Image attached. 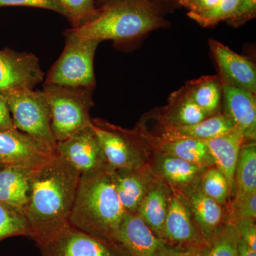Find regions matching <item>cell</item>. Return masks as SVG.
Returning <instances> with one entry per match:
<instances>
[{"instance_id": "obj_1", "label": "cell", "mask_w": 256, "mask_h": 256, "mask_svg": "<svg viewBox=\"0 0 256 256\" xmlns=\"http://www.w3.org/2000/svg\"><path fill=\"white\" fill-rule=\"evenodd\" d=\"M80 172L60 154L37 168L26 210L30 238L37 246L69 223Z\"/></svg>"}, {"instance_id": "obj_2", "label": "cell", "mask_w": 256, "mask_h": 256, "mask_svg": "<svg viewBox=\"0 0 256 256\" xmlns=\"http://www.w3.org/2000/svg\"><path fill=\"white\" fill-rule=\"evenodd\" d=\"M124 213L110 166L80 174L69 224L97 238L118 244V234Z\"/></svg>"}, {"instance_id": "obj_3", "label": "cell", "mask_w": 256, "mask_h": 256, "mask_svg": "<svg viewBox=\"0 0 256 256\" xmlns=\"http://www.w3.org/2000/svg\"><path fill=\"white\" fill-rule=\"evenodd\" d=\"M164 21L159 6L152 0H109L98 9L95 18L65 36L82 40H133L162 26Z\"/></svg>"}, {"instance_id": "obj_4", "label": "cell", "mask_w": 256, "mask_h": 256, "mask_svg": "<svg viewBox=\"0 0 256 256\" xmlns=\"http://www.w3.org/2000/svg\"><path fill=\"white\" fill-rule=\"evenodd\" d=\"M92 88L44 84L43 92L50 107L52 128L56 142L92 124Z\"/></svg>"}, {"instance_id": "obj_5", "label": "cell", "mask_w": 256, "mask_h": 256, "mask_svg": "<svg viewBox=\"0 0 256 256\" xmlns=\"http://www.w3.org/2000/svg\"><path fill=\"white\" fill-rule=\"evenodd\" d=\"M92 126L111 168L138 169L149 165L152 151L137 128L124 129L98 118L92 120Z\"/></svg>"}, {"instance_id": "obj_6", "label": "cell", "mask_w": 256, "mask_h": 256, "mask_svg": "<svg viewBox=\"0 0 256 256\" xmlns=\"http://www.w3.org/2000/svg\"><path fill=\"white\" fill-rule=\"evenodd\" d=\"M15 128L56 154L50 107L43 90H24L4 94Z\"/></svg>"}, {"instance_id": "obj_7", "label": "cell", "mask_w": 256, "mask_h": 256, "mask_svg": "<svg viewBox=\"0 0 256 256\" xmlns=\"http://www.w3.org/2000/svg\"><path fill=\"white\" fill-rule=\"evenodd\" d=\"M65 36L63 52L48 72L45 84L94 89V56L101 42Z\"/></svg>"}, {"instance_id": "obj_8", "label": "cell", "mask_w": 256, "mask_h": 256, "mask_svg": "<svg viewBox=\"0 0 256 256\" xmlns=\"http://www.w3.org/2000/svg\"><path fill=\"white\" fill-rule=\"evenodd\" d=\"M42 256H131L124 246L68 224L38 246Z\"/></svg>"}, {"instance_id": "obj_9", "label": "cell", "mask_w": 256, "mask_h": 256, "mask_svg": "<svg viewBox=\"0 0 256 256\" xmlns=\"http://www.w3.org/2000/svg\"><path fill=\"white\" fill-rule=\"evenodd\" d=\"M44 74L33 54L0 50V92L3 94L33 90L43 80Z\"/></svg>"}, {"instance_id": "obj_10", "label": "cell", "mask_w": 256, "mask_h": 256, "mask_svg": "<svg viewBox=\"0 0 256 256\" xmlns=\"http://www.w3.org/2000/svg\"><path fill=\"white\" fill-rule=\"evenodd\" d=\"M56 154L66 160L80 174L108 166L92 124L57 142Z\"/></svg>"}, {"instance_id": "obj_11", "label": "cell", "mask_w": 256, "mask_h": 256, "mask_svg": "<svg viewBox=\"0 0 256 256\" xmlns=\"http://www.w3.org/2000/svg\"><path fill=\"white\" fill-rule=\"evenodd\" d=\"M162 239L173 245L200 246L206 240L198 232L186 195L171 188Z\"/></svg>"}, {"instance_id": "obj_12", "label": "cell", "mask_w": 256, "mask_h": 256, "mask_svg": "<svg viewBox=\"0 0 256 256\" xmlns=\"http://www.w3.org/2000/svg\"><path fill=\"white\" fill-rule=\"evenodd\" d=\"M54 154L18 130L0 132V164L35 169Z\"/></svg>"}, {"instance_id": "obj_13", "label": "cell", "mask_w": 256, "mask_h": 256, "mask_svg": "<svg viewBox=\"0 0 256 256\" xmlns=\"http://www.w3.org/2000/svg\"><path fill=\"white\" fill-rule=\"evenodd\" d=\"M210 46L216 60L222 84L256 94V65L246 57L239 55L214 40H210Z\"/></svg>"}, {"instance_id": "obj_14", "label": "cell", "mask_w": 256, "mask_h": 256, "mask_svg": "<svg viewBox=\"0 0 256 256\" xmlns=\"http://www.w3.org/2000/svg\"><path fill=\"white\" fill-rule=\"evenodd\" d=\"M149 166L156 178L176 191H188L201 182L206 168L175 156L152 151Z\"/></svg>"}, {"instance_id": "obj_15", "label": "cell", "mask_w": 256, "mask_h": 256, "mask_svg": "<svg viewBox=\"0 0 256 256\" xmlns=\"http://www.w3.org/2000/svg\"><path fill=\"white\" fill-rule=\"evenodd\" d=\"M136 128L146 139L151 151L175 156L204 168L215 166L206 140L188 138L165 140L152 134L142 124H138Z\"/></svg>"}, {"instance_id": "obj_16", "label": "cell", "mask_w": 256, "mask_h": 256, "mask_svg": "<svg viewBox=\"0 0 256 256\" xmlns=\"http://www.w3.org/2000/svg\"><path fill=\"white\" fill-rule=\"evenodd\" d=\"M112 182L126 212L136 213L138 207L158 178L149 165L138 169H112Z\"/></svg>"}, {"instance_id": "obj_17", "label": "cell", "mask_w": 256, "mask_h": 256, "mask_svg": "<svg viewBox=\"0 0 256 256\" xmlns=\"http://www.w3.org/2000/svg\"><path fill=\"white\" fill-rule=\"evenodd\" d=\"M118 242L131 256H156L164 240L137 214L126 212L120 225Z\"/></svg>"}, {"instance_id": "obj_18", "label": "cell", "mask_w": 256, "mask_h": 256, "mask_svg": "<svg viewBox=\"0 0 256 256\" xmlns=\"http://www.w3.org/2000/svg\"><path fill=\"white\" fill-rule=\"evenodd\" d=\"M224 112L242 131L246 141L256 139V94L240 88L222 84Z\"/></svg>"}, {"instance_id": "obj_19", "label": "cell", "mask_w": 256, "mask_h": 256, "mask_svg": "<svg viewBox=\"0 0 256 256\" xmlns=\"http://www.w3.org/2000/svg\"><path fill=\"white\" fill-rule=\"evenodd\" d=\"M200 182L184 192L198 232L205 240L228 223L226 206H222L202 191Z\"/></svg>"}, {"instance_id": "obj_20", "label": "cell", "mask_w": 256, "mask_h": 256, "mask_svg": "<svg viewBox=\"0 0 256 256\" xmlns=\"http://www.w3.org/2000/svg\"><path fill=\"white\" fill-rule=\"evenodd\" d=\"M36 168L3 165L0 168V202L26 214Z\"/></svg>"}, {"instance_id": "obj_21", "label": "cell", "mask_w": 256, "mask_h": 256, "mask_svg": "<svg viewBox=\"0 0 256 256\" xmlns=\"http://www.w3.org/2000/svg\"><path fill=\"white\" fill-rule=\"evenodd\" d=\"M245 141L242 131L237 127L225 134L206 140L215 166L228 180L230 197H233L234 194L236 166L239 153Z\"/></svg>"}, {"instance_id": "obj_22", "label": "cell", "mask_w": 256, "mask_h": 256, "mask_svg": "<svg viewBox=\"0 0 256 256\" xmlns=\"http://www.w3.org/2000/svg\"><path fill=\"white\" fill-rule=\"evenodd\" d=\"M235 127V124L228 114L224 112H220L214 116L207 118L202 122L191 126H172L159 124L158 134H153L165 140L188 138L207 140L225 134Z\"/></svg>"}, {"instance_id": "obj_23", "label": "cell", "mask_w": 256, "mask_h": 256, "mask_svg": "<svg viewBox=\"0 0 256 256\" xmlns=\"http://www.w3.org/2000/svg\"><path fill=\"white\" fill-rule=\"evenodd\" d=\"M210 117L192 100L182 87L173 92L168 102L156 114L154 118L162 126H191Z\"/></svg>"}, {"instance_id": "obj_24", "label": "cell", "mask_w": 256, "mask_h": 256, "mask_svg": "<svg viewBox=\"0 0 256 256\" xmlns=\"http://www.w3.org/2000/svg\"><path fill=\"white\" fill-rule=\"evenodd\" d=\"M171 192V188L158 178L144 197L136 212L161 239H162Z\"/></svg>"}, {"instance_id": "obj_25", "label": "cell", "mask_w": 256, "mask_h": 256, "mask_svg": "<svg viewBox=\"0 0 256 256\" xmlns=\"http://www.w3.org/2000/svg\"><path fill=\"white\" fill-rule=\"evenodd\" d=\"M188 96L208 116L220 112L222 82L220 76H206L188 82L184 86Z\"/></svg>"}, {"instance_id": "obj_26", "label": "cell", "mask_w": 256, "mask_h": 256, "mask_svg": "<svg viewBox=\"0 0 256 256\" xmlns=\"http://www.w3.org/2000/svg\"><path fill=\"white\" fill-rule=\"evenodd\" d=\"M256 192V143L245 141L234 174V198L240 200Z\"/></svg>"}, {"instance_id": "obj_27", "label": "cell", "mask_w": 256, "mask_h": 256, "mask_svg": "<svg viewBox=\"0 0 256 256\" xmlns=\"http://www.w3.org/2000/svg\"><path fill=\"white\" fill-rule=\"evenodd\" d=\"M238 240L234 224L226 223L204 242L203 256H238Z\"/></svg>"}, {"instance_id": "obj_28", "label": "cell", "mask_w": 256, "mask_h": 256, "mask_svg": "<svg viewBox=\"0 0 256 256\" xmlns=\"http://www.w3.org/2000/svg\"><path fill=\"white\" fill-rule=\"evenodd\" d=\"M202 191L222 206H226L230 198V190L225 175L216 166L206 168L201 178Z\"/></svg>"}, {"instance_id": "obj_29", "label": "cell", "mask_w": 256, "mask_h": 256, "mask_svg": "<svg viewBox=\"0 0 256 256\" xmlns=\"http://www.w3.org/2000/svg\"><path fill=\"white\" fill-rule=\"evenodd\" d=\"M20 236L30 238L26 216L0 202V242L10 237Z\"/></svg>"}, {"instance_id": "obj_30", "label": "cell", "mask_w": 256, "mask_h": 256, "mask_svg": "<svg viewBox=\"0 0 256 256\" xmlns=\"http://www.w3.org/2000/svg\"><path fill=\"white\" fill-rule=\"evenodd\" d=\"M238 0H220L212 9L202 13L190 12L188 18L194 20L203 28L215 26L222 21H226L238 4Z\"/></svg>"}, {"instance_id": "obj_31", "label": "cell", "mask_w": 256, "mask_h": 256, "mask_svg": "<svg viewBox=\"0 0 256 256\" xmlns=\"http://www.w3.org/2000/svg\"><path fill=\"white\" fill-rule=\"evenodd\" d=\"M68 14L73 28L82 26L92 20L98 13L94 0H60Z\"/></svg>"}, {"instance_id": "obj_32", "label": "cell", "mask_w": 256, "mask_h": 256, "mask_svg": "<svg viewBox=\"0 0 256 256\" xmlns=\"http://www.w3.org/2000/svg\"><path fill=\"white\" fill-rule=\"evenodd\" d=\"M228 223L234 224L238 220L256 218V192L248 196L228 202L226 206Z\"/></svg>"}, {"instance_id": "obj_33", "label": "cell", "mask_w": 256, "mask_h": 256, "mask_svg": "<svg viewBox=\"0 0 256 256\" xmlns=\"http://www.w3.org/2000/svg\"><path fill=\"white\" fill-rule=\"evenodd\" d=\"M256 0H238L233 14L226 20L234 28H238L256 18Z\"/></svg>"}, {"instance_id": "obj_34", "label": "cell", "mask_w": 256, "mask_h": 256, "mask_svg": "<svg viewBox=\"0 0 256 256\" xmlns=\"http://www.w3.org/2000/svg\"><path fill=\"white\" fill-rule=\"evenodd\" d=\"M24 6L43 8L60 13L68 18V14L60 0H0V6Z\"/></svg>"}, {"instance_id": "obj_35", "label": "cell", "mask_w": 256, "mask_h": 256, "mask_svg": "<svg viewBox=\"0 0 256 256\" xmlns=\"http://www.w3.org/2000/svg\"><path fill=\"white\" fill-rule=\"evenodd\" d=\"M173 245L166 242L160 247L156 256H203V246Z\"/></svg>"}, {"instance_id": "obj_36", "label": "cell", "mask_w": 256, "mask_h": 256, "mask_svg": "<svg viewBox=\"0 0 256 256\" xmlns=\"http://www.w3.org/2000/svg\"><path fill=\"white\" fill-rule=\"evenodd\" d=\"M233 224L236 229L239 239L256 252V220H240Z\"/></svg>"}, {"instance_id": "obj_37", "label": "cell", "mask_w": 256, "mask_h": 256, "mask_svg": "<svg viewBox=\"0 0 256 256\" xmlns=\"http://www.w3.org/2000/svg\"><path fill=\"white\" fill-rule=\"evenodd\" d=\"M190 12L202 13L213 8L220 0H174Z\"/></svg>"}, {"instance_id": "obj_38", "label": "cell", "mask_w": 256, "mask_h": 256, "mask_svg": "<svg viewBox=\"0 0 256 256\" xmlns=\"http://www.w3.org/2000/svg\"><path fill=\"white\" fill-rule=\"evenodd\" d=\"M16 130L13 124L8 100L3 94L0 92V132Z\"/></svg>"}, {"instance_id": "obj_39", "label": "cell", "mask_w": 256, "mask_h": 256, "mask_svg": "<svg viewBox=\"0 0 256 256\" xmlns=\"http://www.w3.org/2000/svg\"><path fill=\"white\" fill-rule=\"evenodd\" d=\"M238 256H256V252L252 250L247 244L239 239Z\"/></svg>"}, {"instance_id": "obj_40", "label": "cell", "mask_w": 256, "mask_h": 256, "mask_svg": "<svg viewBox=\"0 0 256 256\" xmlns=\"http://www.w3.org/2000/svg\"><path fill=\"white\" fill-rule=\"evenodd\" d=\"M108 1H109V0H98V3H99V4H104V3Z\"/></svg>"}, {"instance_id": "obj_41", "label": "cell", "mask_w": 256, "mask_h": 256, "mask_svg": "<svg viewBox=\"0 0 256 256\" xmlns=\"http://www.w3.org/2000/svg\"><path fill=\"white\" fill-rule=\"evenodd\" d=\"M2 166H3V165H2V164H0V168H2Z\"/></svg>"}]
</instances>
